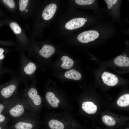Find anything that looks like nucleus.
I'll return each instance as SVG.
<instances>
[{
	"mask_svg": "<svg viewBox=\"0 0 129 129\" xmlns=\"http://www.w3.org/2000/svg\"><path fill=\"white\" fill-rule=\"evenodd\" d=\"M26 106L21 97L16 95L11 98L8 103L3 114L16 120L24 115L27 112Z\"/></svg>",
	"mask_w": 129,
	"mask_h": 129,
	"instance_id": "f257e3e1",
	"label": "nucleus"
},
{
	"mask_svg": "<svg viewBox=\"0 0 129 129\" xmlns=\"http://www.w3.org/2000/svg\"><path fill=\"white\" fill-rule=\"evenodd\" d=\"M26 104L27 110L34 114L41 106L42 99L37 90L31 86L26 88L21 96Z\"/></svg>",
	"mask_w": 129,
	"mask_h": 129,
	"instance_id": "f03ea898",
	"label": "nucleus"
},
{
	"mask_svg": "<svg viewBox=\"0 0 129 129\" xmlns=\"http://www.w3.org/2000/svg\"><path fill=\"white\" fill-rule=\"evenodd\" d=\"M19 83L13 81L0 85V101L8 100L16 96Z\"/></svg>",
	"mask_w": 129,
	"mask_h": 129,
	"instance_id": "7ed1b4c3",
	"label": "nucleus"
},
{
	"mask_svg": "<svg viewBox=\"0 0 129 129\" xmlns=\"http://www.w3.org/2000/svg\"><path fill=\"white\" fill-rule=\"evenodd\" d=\"M33 114L29 112L15 120L13 126L14 129H32L35 124Z\"/></svg>",
	"mask_w": 129,
	"mask_h": 129,
	"instance_id": "20e7f679",
	"label": "nucleus"
},
{
	"mask_svg": "<svg viewBox=\"0 0 129 129\" xmlns=\"http://www.w3.org/2000/svg\"><path fill=\"white\" fill-rule=\"evenodd\" d=\"M98 32L95 30H90L82 32L78 36L77 38L79 41L87 43L93 41L99 37Z\"/></svg>",
	"mask_w": 129,
	"mask_h": 129,
	"instance_id": "39448f33",
	"label": "nucleus"
},
{
	"mask_svg": "<svg viewBox=\"0 0 129 129\" xmlns=\"http://www.w3.org/2000/svg\"><path fill=\"white\" fill-rule=\"evenodd\" d=\"M86 22L85 19L83 18H75L68 22L65 24V27L68 30L74 29L83 26Z\"/></svg>",
	"mask_w": 129,
	"mask_h": 129,
	"instance_id": "423d86ee",
	"label": "nucleus"
},
{
	"mask_svg": "<svg viewBox=\"0 0 129 129\" xmlns=\"http://www.w3.org/2000/svg\"><path fill=\"white\" fill-rule=\"evenodd\" d=\"M102 78L104 83L109 86H115L118 81V79L115 75L107 72L103 73Z\"/></svg>",
	"mask_w": 129,
	"mask_h": 129,
	"instance_id": "0eeeda50",
	"label": "nucleus"
},
{
	"mask_svg": "<svg viewBox=\"0 0 129 129\" xmlns=\"http://www.w3.org/2000/svg\"><path fill=\"white\" fill-rule=\"evenodd\" d=\"M57 7L56 5L54 3L51 4L47 5L43 12L42 16L43 18L45 20H48L51 18L55 13Z\"/></svg>",
	"mask_w": 129,
	"mask_h": 129,
	"instance_id": "6e6552de",
	"label": "nucleus"
},
{
	"mask_svg": "<svg viewBox=\"0 0 129 129\" xmlns=\"http://www.w3.org/2000/svg\"><path fill=\"white\" fill-rule=\"evenodd\" d=\"M55 51L54 48L49 45H44L39 50V53L42 56L47 58L53 54Z\"/></svg>",
	"mask_w": 129,
	"mask_h": 129,
	"instance_id": "1a4fd4ad",
	"label": "nucleus"
},
{
	"mask_svg": "<svg viewBox=\"0 0 129 129\" xmlns=\"http://www.w3.org/2000/svg\"><path fill=\"white\" fill-rule=\"evenodd\" d=\"M45 97L48 102L52 107L56 108L58 107V104L59 103V100L53 93L50 91L47 92L45 94Z\"/></svg>",
	"mask_w": 129,
	"mask_h": 129,
	"instance_id": "9d476101",
	"label": "nucleus"
},
{
	"mask_svg": "<svg viewBox=\"0 0 129 129\" xmlns=\"http://www.w3.org/2000/svg\"><path fill=\"white\" fill-rule=\"evenodd\" d=\"M82 108L84 111L89 114H93L95 113L97 109V106L90 102H83L82 105Z\"/></svg>",
	"mask_w": 129,
	"mask_h": 129,
	"instance_id": "9b49d317",
	"label": "nucleus"
},
{
	"mask_svg": "<svg viewBox=\"0 0 129 129\" xmlns=\"http://www.w3.org/2000/svg\"><path fill=\"white\" fill-rule=\"evenodd\" d=\"M37 67L33 62L29 61L24 65L22 69L24 74L27 76H30L35 71Z\"/></svg>",
	"mask_w": 129,
	"mask_h": 129,
	"instance_id": "f8f14e48",
	"label": "nucleus"
},
{
	"mask_svg": "<svg viewBox=\"0 0 129 129\" xmlns=\"http://www.w3.org/2000/svg\"><path fill=\"white\" fill-rule=\"evenodd\" d=\"M48 125L51 129H65V124L60 120L56 119L50 120L48 122Z\"/></svg>",
	"mask_w": 129,
	"mask_h": 129,
	"instance_id": "ddd939ff",
	"label": "nucleus"
},
{
	"mask_svg": "<svg viewBox=\"0 0 129 129\" xmlns=\"http://www.w3.org/2000/svg\"><path fill=\"white\" fill-rule=\"evenodd\" d=\"M64 76L67 78L78 80L81 77V74L74 69H71L66 71L64 74Z\"/></svg>",
	"mask_w": 129,
	"mask_h": 129,
	"instance_id": "4468645a",
	"label": "nucleus"
},
{
	"mask_svg": "<svg viewBox=\"0 0 129 129\" xmlns=\"http://www.w3.org/2000/svg\"><path fill=\"white\" fill-rule=\"evenodd\" d=\"M114 62L117 65L121 66H128L129 65V58L126 56L119 55L115 59Z\"/></svg>",
	"mask_w": 129,
	"mask_h": 129,
	"instance_id": "2eb2a0df",
	"label": "nucleus"
},
{
	"mask_svg": "<svg viewBox=\"0 0 129 129\" xmlns=\"http://www.w3.org/2000/svg\"><path fill=\"white\" fill-rule=\"evenodd\" d=\"M61 60L63 62L61 66L64 69H70L74 65L73 60L67 56H63L61 58Z\"/></svg>",
	"mask_w": 129,
	"mask_h": 129,
	"instance_id": "dca6fc26",
	"label": "nucleus"
},
{
	"mask_svg": "<svg viewBox=\"0 0 129 129\" xmlns=\"http://www.w3.org/2000/svg\"><path fill=\"white\" fill-rule=\"evenodd\" d=\"M117 104L121 107L128 106L129 104V94L124 95L121 96L117 102Z\"/></svg>",
	"mask_w": 129,
	"mask_h": 129,
	"instance_id": "f3484780",
	"label": "nucleus"
},
{
	"mask_svg": "<svg viewBox=\"0 0 129 129\" xmlns=\"http://www.w3.org/2000/svg\"><path fill=\"white\" fill-rule=\"evenodd\" d=\"M102 120L106 125L110 126H113L116 124V122L113 118L107 115L102 117Z\"/></svg>",
	"mask_w": 129,
	"mask_h": 129,
	"instance_id": "a211bd4d",
	"label": "nucleus"
},
{
	"mask_svg": "<svg viewBox=\"0 0 129 129\" xmlns=\"http://www.w3.org/2000/svg\"><path fill=\"white\" fill-rule=\"evenodd\" d=\"M9 26L15 34H19L21 32V28L17 23L15 22H11L9 24Z\"/></svg>",
	"mask_w": 129,
	"mask_h": 129,
	"instance_id": "6ab92c4d",
	"label": "nucleus"
},
{
	"mask_svg": "<svg viewBox=\"0 0 129 129\" xmlns=\"http://www.w3.org/2000/svg\"><path fill=\"white\" fill-rule=\"evenodd\" d=\"M29 1L27 0H20L19 1V9L22 11H24L26 8Z\"/></svg>",
	"mask_w": 129,
	"mask_h": 129,
	"instance_id": "aec40b11",
	"label": "nucleus"
},
{
	"mask_svg": "<svg viewBox=\"0 0 129 129\" xmlns=\"http://www.w3.org/2000/svg\"><path fill=\"white\" fill-rule=\"evenodd\" d=\"M76 3L79 5H89L93 3L95 1L93 0H76Z\"/></svg>",
	"mask_w": 129,
	"mask_h": 129,
	"instance_id": "412c9836",
	"label": "nucleus"
},
{
	"mask_svg": "<svg viewBox=\"0 0 129 129\" xmlns=\"http://www.w3.org/2000/svg\"><path fill=\"white\" fill-rule=\"evenodd\" d=\"M9 120V118L5 115L0 114V125L7 124Z\"/></svg>",
	"mask_w": 129,
	"mask_h": 129,
	"instance_id": "4be33fe9",
	"label": "nucleus"
},
{
	"mask_svg": "<svg viewBox=\"0 0 129 129\" xmlns=\"http://www.w3.org/2000/svg\"><path fill=\"white\" fill-rule=\"evenodd\" d=\"M10 99L0 102V114H3L7 105Z\"/></svg>",
	"mask_w": 129,
	"mask_h": 129,
	"instance_id": "5701e85b",
	"label": "nucleus"
},
{
	"mask_svg": "<svg viewBox=\"0 0 129 129\" xmlns=\"http://www.w3.org/2000/svg\"><path fill=\"white\" fill-rule=\"evenodd\" d=\"M5 51L3 48H0V69L2 68V64L5 57Z\"/></svg>",
	"mask_w": 129,
	"mask_h": 129,
	"instance_id": "b1692460",
	"label": "nucleus"
},
{
	"mask_svg": "<svg viewBox=\"0 0 129 129\" xmlns=\"http://www.w3.org/2000/svg\"><path fill=\"white\" fill-rule=\"evenodd\" d=\"M3 2L9 8H13L15 7L14 1L13 0H3Z\"/></svg>",
	"mask_w": 129,
	"mask_h": 129,
	"instance_id": "393cba45",
	"label": "nucleus"
},
{
	"mask_svg": "<svg viewBox=\"0 0 129 129\" xmlns=\"http://www.w3.org/2000/svg\"><path fill=\"white\" fill-rule=\"evenodd\" d=\"M117 0H105V2L107 5L108 7V9H111L113 5L116 3L117 2Z\"/></svg>",
	"mask_w": 129,
	"mask_h": 129,
	"instance_id": "a878e982",
	"label": "nucleus"
},
{
	"mask_svg": "<svg viewBox=\"0 0 129 129\" xmlns=\"http://www.w3.org/2000/svg\"><path fill=\"white\" fill-rule=\"evenodd\" d=\"M6 124L0 125V129H8Z\"/></svg>",
	"mask_w": 129,
	"mask_h": 129,
	"instance_id": "bb28decb",
	"label": "nucleus"
},
{
	"mask_svg": "<svg viewBox=\"0 0 129 129\" xmlns=\"http://www.w3.org/2000/svg\"><path fill=\"white\" fill-rule=\"evenodd\" d=\"M5 70L3 68L0 69V75L5 72Z\"/></svg>",
	"mask_w": 129,
	"mask_h": 129,
	"instance_id": "cd10ccee",
	"label": "nucleus"
},
{
	"mask_svg": "<svg viewBox=\"0 0 129 129\" xmlns=\"http://www.w3.org/2000/svg\"></svg>",
	"mask_w": 129,
	"mask_h": 129,
	"instance_id": "c85d7f7f",
	"label": "nucleus"
}]
</instances>
